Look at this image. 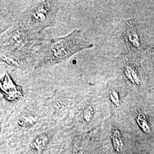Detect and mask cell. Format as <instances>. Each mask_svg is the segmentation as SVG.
Instances as JSON below:
<instances>
[{
	"mask_svg": "<svg viewBox=\"0 0 154 154\" xmlns=\"http://www.w3.org/2000/svg\"><path fill=\"white\" fill-rule=\"evenodd\" d=\"M111 138L114 149L118 152L121 151L123 146V143L119 131L118 130H113L112 132Z\"/></svg>",
	"mask_w": 154,
	"mask_h": 154,
	"instance_id": "cell-9",
	"label": "cell"
},
{
	"mask_svg": "<svg viewBox=\"0 0 154 154\" xmlns=\"http://www.w3.org/2000/svg\"><path fill=\"white\" fill-rule=\"evenodd\" d=\"M36 35L22 25H18L3 35L1 39V49L3 51L27 55L34 42L39 39Z\"/></svg>",
	"mask_w": 154,
	"mask_h": 154,
	"instance_id": "cell-3",
	"label": "cell"
},
{
	"mask_svg": "<svg viewBox=\"0 0 154 154\" xmlns=\"http://www.w3.org/2000/svg\"><path fill=\"white\" fill-rule=\"evenodd\" d=\"M109 97L111 102L116 106V107H119L120 105V99L118 92L115 88H111L109 91Z\"/></svg>",
	"mask_w": 154,
	"mask_h": 154,
	"instance_id": "cell-12",
	"label": "cell"
},
{
	"mask_svg": "<svg viewBox=\"0 0 154 154\" xmlns=\"http://www.w3.org/2000/svg\"><path fill=\"white\" fill-rule=\"evenodd\" d=\"M94 114V110L93 107L91 105H87L85 106L83 112V117L85 121L89 122L93 118Z\"/></svg>",
	"mask_w": 154,
	"mask_h": 154,
	"instance_id": "cell-11",
	"label": "cell"
},
{
	"mask_svg": "<svg viewBox=\"0 0 154 154\" xmlns=\"http://www.w3.org/2000/svg\"><path fill=\"white\" fill-rule=\"evenodd\" d=\"M1 92L6 98L11 101L21 99L23 97L22 90L20 87L14 85L10 75L6 73L1 81Z\"/></svg>",
	"mask_w": 154,
	"mask_h": 154,
	"instance_id": "cell-4",
	"label": "cell"
},
{
	"mask_svg": "<svg viewBox=\"0 0 154 154\" xmlns=\"http://www.w3.org/2000/svg\"><path fill=\"white\" fill-rule=\"evenodd\" d=\"M93 46L78 30H74L67 36L52 39L41 53L37 67L51 66L66 61L84 49Z\"/></svg>",
	"mask_w": 154,
	"mask_h": 154,
	"instance_id": "cell-1",
	"label": "cell"
},
{
	"mask_svg": "<svg viewBox=\"0 0 154 154\" xmlns=\"http://www.w3.org/2000/svg\"><path fill=\"white\" fill-rule=\"evenodd\" d=\"M37 121V117L35 116H30V115H23L21 116L19 120L18 123L20 125H29L34 124Z\"/></svg>",
	"mask_w": 154,
	"mask_h": 154,
	"instance_id": "cell-10",
	"label": "cell"
},
{
	"mask_svg": "<svg viewBox=\"0 0 154 154\" xmlns=\"http://www.w3.org/2000/svg\"><path fill=\"white\" fill-rule=\"evenodd\" d=\"M58 6L56 1L34 2L23 13L21 25L35 34L40 33L54 23Z\"/></svg>",
	"mask_w": 154,
	"mask_h": 154,
	"instance_id": "cell-2",
	"label": "cell"
},
{
	"mask_svg": "<svg viewBox=\"0 0 154 154\" xmlns=\"http://www.w3.org/2000/svg\"><path fill=\"white\" fill-rule=\"evenodd\" d=\"M135 120L143 132L146 134H149L151 132L149 124L146 118V116L142 112L139 111L137 114Z\"/></svg>",
	"mask_w": 154,
	"mask_h": 154,
	"instance_id": "cell-8",
	"label": "cell"
},
{
	"mask_svg": "<svg viewBox=\"0 0 154 154\" xmlns=\"http://www.w3.org/2000/svg\"><path fill=\"white\" fill-rule=\"evenodd\" d=\"M26 54H22L16 53L3 51L1 54V61L6 65L14 67L16 69H24L25 66V61L26 60Z\"/></svg>",
	"mask_w": 154,
	"mask_h": 154,
	"instance_id": "cell-5",
	"label": "cell"
},
{
	"mask_svg": "<svg viewBox=\"0 0 154 154\" xmlns=\"http://www.w3.org/2000/svg\"><path fill=\"white\" fill-rule=\"evenodd\" d=\"M125 37L127 40L135 48H139L140 43L137 33L132 26L127 28L125 31Z\"/></svg>",
	"mask_w": 154,
	"mask_h": 154,
	"instance_id": "cell-7",
	"label": "cell"
},
{
	"mask_svg": "<svg viewBox=\"0 0 154 154\" xmlns=\"http://www.w3.org/2000/svg\"><path fill=\"white\" fill-rule=\"evenodd\" d=\"M123 70L124 74L125 75L126 77L132 83H135L138 85L140 83L138 74L134 69V68L132 67V66L128 64L125 65L124 66Z\"/></svg>",
	"mask_w": 154,
	"mask_h": 154,
	"instance_id": "cell-6",
	"label": "cell"
}]
</instances>
